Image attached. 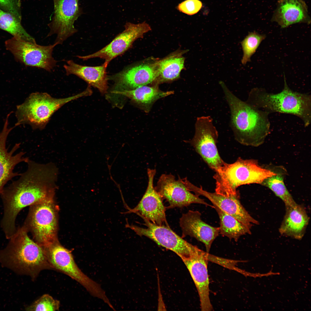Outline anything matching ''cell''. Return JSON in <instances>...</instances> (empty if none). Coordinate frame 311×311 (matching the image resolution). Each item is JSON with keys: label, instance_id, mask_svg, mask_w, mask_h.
<instances>
[{"label": "cell", "instance_id": "cell-1", "mask_svg": "<svg viewBox=\"0 0 311 311\" xmlns=\"http://www.w3.org/2000/svg\"><path fill=\"white\" fill-rule=\"evenodd\" d=\"M28 168L17 180L0 194L3 206L0 226L7 239L15 232L17 215L24 208L54 199L58 170L52 163H37L30 160Z\"/></svg>", "mask_w": 311, "mask_h": 311}, {"label": "cell", "instance_id": "cell-2", "mask_svg": "<svg viewBox=\"0 0 311 311\" xmlns=\"http://www.w3.org/2000/svg\"><path fill=\"white\" fill-rule=\"evenodd\" d=\"M219 84L230 112V126L236 140L244 145L258 146L270 134V113L243 101L222 81Z\"/></svg>", "mask_w": 311, "mask_h": 311}, {"label": "cell", "instance_id": "cell-3", "mask_svg": "<svg viewBox=\"0 0 311 311\" xmlns=\"http://www.w3.org/2000/svg\"><path fill=\"white\" fill-rule=\"evenodd\" d=\"M6 246L0 251L3 265L35 279L44 270H53L41 246L32 240L23 226L17 228Z\"/></svg>", "mask_w": 311, "mask_h": 311}, {"label": "cell", "instance_id": "cell-4", "mask_svg": "<svg viewBox=\"0 0 311 311\" xmlns=\"http://www.w3.org/2000/svg\"><path fill=\"white\" fill-rule=\"evenodd\" d=\"M246 102L270 113L278 112L296 116L302 121L305 127L311 124L310 95L292 90L285 77L284 88L280 92L274 94L262 88H255L249 92Z\"/></svg>", "mask_w": 311, "mask_h": 311}, {"label": "cell", "instance_id": "cell-5", "mask_svg": "<svg viewBox=\"0 0 311 311\" xmlns=\"http://www.w3.org/2000/svg\"><path fill=\"white\" fill-rule=\"evenodd\" d=\"M216 193L229 197L236 195L239 186L253 183L261 184L266 179L276 174L263 168L253 159L239 158L234 163H225L215 171Z\"/></svg>", "mask_w": 311, "mask_h": 311}, {"label": "cell", "instance_id": "cell-6", "mask_svg": "<svg viewBox=\"0 0 311 311\" xmlns=\"http://www.w3.org/2000/svg\"><path fill=\"white\" fill-rule=\"evenodd\" d=\"M90 94L88 88L77 94L64 98H54L47 93H33L24 103L16 106L17 122L15 126L28 124L33 129H43L53 114L63 105Z\"/></svg>", "mask_w": 311, "mask_h": 311}, {"label": "cell", "instance_id": "cell-7", "mask_svg": "<svg viewBox=\"0 0 311 311\" xmlns=\"http://www.w3.org/2000/svg\"><path fill=\"white\" fill-rule=\"evenodd\" d=\"M43 248L53 270L62 273L76 280L93 297L104 301L107 300L108 297L100 284L92 280L81 271L75 263L71 251L62 246L58 241Z\"/></svg>", "mask_w": 311, "mask_h": 311}, {"label": "cell", "instance_id": "cell-8", "mask_svg": "<svg viewBox=\"0 0 311 311\" xmlns=\"http://www.w3.org/2000/svg\"><path fill=\"white\" fill-rule=\"evenodd\" d=\"M22 226L43 247L58 241L57 209L54 199L30 206Z\"/></svg>", "mask_w": 311, "mask_h": 311}, {"label": "cell", "instance_id": "cell-9", "mask_svg": "<svg viewBox=\"0 0 311 311\" xmlns=\"http://www.w3.org/2000/svg\"><path fill=\"white\" fill-rule=\"evenodd\" d=\"M6 49L13 54L16 60L26 66L36 67L51 72L57 61L52 54L54 43L47 46L39 45L36 42L26 41L14 37L6 41Z\"/></svg>", "mask_w": 311, "mask_h": 311}, {"label": "cell", "instance_id": "cell-10", "mask_svg": "<svg viewBox=\"0 0 311 311\" xmlns=\"http://www.w3.org/2000/svg\"><path fill=\"white\" fill-rule=\"evenodd\" d=\"M195 133L189 142L212 169L215 171L225 163L218 152L217 143L218 132L210 116L198 117Z\"/></svg>", "mask_w": 311, "mask_h": 311}, {"label": "cell", "instance_id": "cell-11", "mask_svg": "<svg viewBox=\"0 0 311 311\" xmlns=\"http://www.w3.org/2000/svg\"><path fill=\"white\" fill-rule=\"evenodd\" d=\"M142 218L144 222L143 225L146 227L130 224L127 221L126 227L130 229L140 236H145L158 245L172 251L182 260L189 257L197 247L179 236L170 226L156 225L145 218Z\"/></svg>", "mask_w": 311, "mask_h": 311}, {"label": "cell", "instance_id": "cell-12", "mask_svg": "<svg viewBox=\"0 0 311 311\" xmlns=\"http://www.w3.org/2000/svg\"><path fill=\"white\" fill-rule=\"evenodd\" d=\"M79 0H53L54 14L48 24L50 31L47 36L56 34L54 43L62 44L68 38L77 32L74 24L82 13Z\"/></svg>", "mask_w": 311, "mask_h": 311}, {"label": "cell", "instance_id": "cell-13", "mask_svg": "<svg viewBox=\"0 0 311 311\" xmlns=\"http://www.w3.org/2000/svg\"><path fill=\"white\" fill-rule=\"evenodd\" d=\"M163 200L169 203L168 209L186 207L192 204L211 206L199 196L191 193L186 184L185 179L176 180L171 174H163L155 187ZM212 207V206H211Z\"/></svg>", "mask_w": 311, "mask_h": 311}, {"label": "cell", "instance_id": "cell-14", "mask_svg": "<svg viewBox=\"0 0 311 311\" xmlns=\"http://www.w3.org/2000/svg\"><path fill=\"white\" fill-rule=\"evenodd\" d=\"M124 30L118 34L108 44L98 51L85 56H77L83 60L96 58L105 60L108 64L113 59L127 50L137 39L151 30L150 26L144 21L138 24L126 23Z\"/></svg>", "mask_w": 311, "mask_h": 311}, {"label": "cell", "instance_id": "cell-15", "mask_svg": "<svg viewBox=\"0 0 311 311\" xmlns=\"http://www.w3.org/2000/svg\"><path fill=\"white\" fill-rule=\"evenodd\" d=\"M158 76L157 62H143L132 65L122 71L108 76L114 83L111 93L135 89L154 81Z\"/></svg>", "mask_w": 311, "mask_h": 311}, {"label": "cell", "instance_id": "cell-16", "mask_svg": "<svg viewBox=\"0 0 311 311\" xmlns=\"http://www.w3.org/2000/svg\"><path fill=\"white\" fill-rule=\"evenodd\" d=\"M156 173L155 169L148 168V183L144 194L134 208H128V211L125 213H134L156 225L170 226L166 220V208L163 203V200L153 186Z\"/></svg>", "mask_w": 311, "mask_h": 311}, {"label": "cell", "instance_id": "cell-17", "mask_svg": "<svg viewBox=\"0 0 311 311\" xmlns=\"http://www.w3.org/2000/svg\"><path fill=\"white\" fill-rule=\"evenodd\" d=\"M210 254L198 247L190 256L182 260L188 270L198 291L202 311H211L207 265Z\"/></svg>", "mask_w": 311, "mask_h": 311}, {"label": "cell", "instance_id": "cell-18", "mask_svg": "<svg viewBox=\"0 0 311 311\" xmlns=\"http://www.w3.org/2000/svg\"><path fill=\"white\" fill-rule=\"evenodd\" d=\"M189 189L195 194L205 197L213 204L225 213L235 217L251 228L253 225H258V221L253 218L241 204L239 192L236 195L226 197L216 192L211 193L198 187L191 183Z\"/></svg>", "mask_w": 311, "mask_h": 311}, {"label": "cell", "instance_id": "cell-19", "mask_svg": "<svg viewBox=\"0 0 311 311\" xmlns=\"http://www.w3.org/2000/svg\"><path fill=\"white\" fill-rule=\"evenodd\" d=\"M10 115L9 113L7 115L3 128L0 133V194L7 182L13 178L20 175V174L18 172H14L15 166L21 162L27 163L29 160L27 157H24L25 152L23 151L13 155L19 148L20 143L15 144L10 151H8L6 148L8 135L15 127L14 126L10 128H8V119Z\"/></svg>", "mask_w": 311, "mask_h": 311}, {"label": "cell", "instance_id": "cell-20", "mask_svg": "<svg viewBox=\"0 0 311 311\" xmlns=\"http://www.w3.org/2000/svg\"><path fill=\"white\" fill-rule=\"evenodd\" d=\"M201 214L198 211L189 210L183 214L179 219L181 237L187 236L195 238L205 245L209 253L211 245L219 233V227L212 226L203 221Z\"/></svg>", "mask_w": 311, "mask_h": 311}, {"label": "cell", "instance_id": "cell-21", "mask_svg": "<svg viewBox=\"0 0 311 311\" xmlns=\"http://www.w3.org/2000/svg\"><path fill=\"white\" fill-rule=\"evenodd\" d=\"M272 20L284 28L298 23L309 24L311 20L303 0H279Z\"/></svg>", "mask_w": 311, "mask_h": 311}, {"label": "cell", "instance_id": "cell-22", "mask_svg": "<svg viewBox=\"0 0 311 311\" xmlns=\"http://www.w3.org/2000/svg\"><path fill=\"white\" fill-rule=\"evenodd\" d=\"M285 207V215L279 228V233L284 236L302 239L310 221L305 208L297 203Z\"/></svg>", "mask_w": 311, "mask_h": 311}, {"label": "cell", "instance_id": "cell-23", "mask_svg": "<svg viewBox=\"0 0 311 311\" xmlns=\"http://www.w3.org/2000/svg\"><path fill=\"white\" fill-rule=\"evenodd\" d=\"M108 65L104 62L99 66H89L80 65L72 60H69L63 67L67 75H75L85 81L89 85L97 88L101 93L105 94L108 88V76L106 73Z\"/></svg>", "mask_w": 311, "mask_h": 311}, {"label": "cell", "instance_id": "cell-24", "mask_svg": "<svg viewBox=\"0 0 311 311\" xmlns=\"http://www.w3.org/2000/svg\"><path fill=\"white\" fill-rule=\"evenodd\" d=\"M173 93V91H162L159 89L157 85H155L151 86L145 85L132 90L111 93L113 95H122L130 99L145 112H148L157 100Z\"/></svg>", "mask_w": 311, "mask_h": 311}, {"label": "cell", "instance_id": "cell-25", "mask_svg": "<svg viewBox=\"0 0 311 311\" xmlns=\"http://www.w3.org/2000/svg\"><path fill=\"white\" fill-rule=\"evenodd\" d=\"M184 58L175 54L157 62L158 76L157 83L172 81L179 77L184 68Z\"/></svg>", "mask_w": 311, "mask_h": 311}, {"label": "cell", "instance_id": "cell-26", "mask_svg": "<svg viewBox=\"0 0 311 311\" xmlns=\"http://www.w3.org/2000/svg\"><path fill=\"white\" fill-rule=\"evenodd\" d=\"M213 205V207L216 210L219 218V233L222 235L237 241L241 236L251 234L249 227Z\"/></svg>", "mask_w": 311, "mask_h": 311}, {"label": "cell", "instance_id": "cell-27", "mask_svg": "<svg viewBox=\"0 0 311 311\" xmlns=\"http://www.w3.org/2000/svg\"><path fill=\"white\" fill-rule=\"evenodd\" d=\"M0 29L12 35L31 41H36L35 39L26 31L21 23V20L11 14L0 8Z\"/></svg>", "mask_w": 311, "mask_h": 311}, {"label": "cell", "instance_id": "cell-28", "mask_svg": "<svg viewBox=\"0 0 311 311\" xmlns=\"http://www.w3.org/2000/svg\"><path fill=\"white\" fill-rule=\"evenodd\" d=\"M261 184L270 189L281 200L285 206H293L297 204L286 187L282 174L276 173L269 177L265 179Z\"/></svg>", "mask_w": 311, "mask_h": 311}, {"label": "cell", "instance_id": "cell-29", "mask_svg": "<svg viewBox=\"0 0 311 311\" xmlns=\"http://www.w3.org/2000/svg\"><path fill=\"white\" fill-rule=\"evenodd\" d=\"M266 37L265 35L260 34L255 32H249L241 41L243 51L241 62L243 65H245L250 61L251 57Z\"/></svg>", "mask_w": 311, "mask_h": 311}, {"label": "cell", "instance_id": "cell-30", "mask_svg": "<svg viewBox=\"0 0 311 311\" xmlns=\"http://www.w3.org/2000/svg\"><path fill=\"white\" fill-rule=\"evenodd\" d=\"M60 302L48 294H45L26 308L28 311L58 310Z\"/></svg>", "mask_w": 311, "mask_h": 311}, {"label": "cell", "instance_id": "cell-31", "mask_svg": "<svg viewBox=\"0 0 311 311\" xmlns=\"http://www.w3.org/2000/svg\"><path fill=\"white\" fill-rule=\"evenodd\" d=\"M202 6V3L199 0H186L179 4L177 9L180 12L192 15L198 13Z\"/></svg>", "mask_w": 311, "mask_h": 311}, {"label": "cell", "instance_id": "cell-32", "mask_svg": "<svg viewBox=\"0 0 311 311\" xmlns=\"http://www.w3.org/2000/svg\"><path fill=\"white\" fill-rule=\"evenodd\" d=\"M0 8L21 20L20 6L17 0H0Z\"/></svg>", "mask_w": 311, "mask_h": 311}]
</instances>
